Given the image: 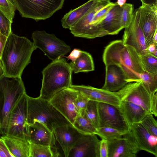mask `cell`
Returning a JSON list of instances; mask_svg holds the SVG:
<instances>
[{
    "mask_svg": "<svg viewBox=\"0 0 157 157\" xmlns=\"http://www.w3.org/2000/svg\"><path fill=\"white\" fill-rule=\"evenodd\" d=\"M36 48L33 42L26 37L11 32L0 59L4 75L10 77H21L24 69L31 62L33 52Z\"/></svg>",
    "mask_w": 157,
    "mask_h": 157,
    "instance_id": "cell-1",
    "label": "cell"
},
{
    "mask_svg": "<svg viewBox=\"0 0 157 157\" xmlns=\"http://www.w3.org/2000/svg\"><path fill=\"white\" fill-rule=\"evenodd\" d=\"M102 58L105 66H118L128 83L140 81L138 74L144 71L140 55L133 47L124 44L122 40H116L108 44L104 49Z\"/></svg>",
    "mask_w": 157,
    "mask_h": 157,
    "instance_id": "cell-2",
    "label": "cell"
},
{
    "mask_svg": "<svg viewBox=\"0 0 157 157\" xmlns=\"http://www.w3.org/2000/svg\"><path fill=\"white\" fill-rule=\"evenodd\" d=\"M72 68L66 59L61 58L52 61L42 70V86L39 97L49 101L56 93L70 87Z\"/></svg>",
    "mask_w": 157,
    "mask_h": 157,
    "instance_id": "cell-3",
    "label": "cell"
},
{
    "mask_svg": "<svg viewBox=\"0 0 157 157\" xmlns=\"http://www.w3.org/2000/svg\"><path fill=\"white\" fill-rule=\"evenodd\" d=\"M26 92L21 77L0 76V131L6 135L10 113Z\"/></svg>",
    "mask_w": 157,
    "mask_h": 157,
    "instance_id": "cell-4",
    "label": "cell"
},
{
    "mask_svg": "<svg viewBox=\"0 0 157 157\" xmlns=\"http://www.w3.org/2000/svg\"><path fill=\"white\" fill-rule=\"evenodd\" d=\"M36 121L43 124L53 132L57 127L71 124L49 101L28 95L27 122L30 124Z\"/></svg>",
    "mask_w": 157,
    "mask_h": 157,
    "instance_id": "cell-5",
    "label": "cell"
},
{
    "mask_svg": "<svg viewBox=\"0 0 157 157\" xmlns=\"http://www.w3.org/2000/svg\"><path fill=\"white\" fill-rule=\"evenodd\" d=\"M14 0L22 17L38 21L49 18L61 9L65 0Z\"/></svg>",
    "mask_w": 157,
    "mask_h": 157,
    "instance_id": "cell-6",
    "label": "cell"
},
{
    "mask_svg": "<svg viewBox=\"0 0 157 157\" xmlns=\"http://www.w3.org/2000/svg\"><path fill=\"white\" fill-rule=\"evenodd\" d=\"M28 96L25 93L11 111L9 117L6 136L29 142L27 122Z\"/></svg>",
    "mask_w": 157,
    "mask_h": 157,
    "instance_id": "cell-7",
    "label": "cell"
},
{
    "mask_svg": "<svg viewBox=\"0 0 157 157\" xmlns=\"http://www.w3.org/2000/svg\"><path fill=\"white\" fill-rule=\"evenodd\" d=\"M32 39L35 46L43 52L52 61L64 57L70 52V47L53 34H49L44 31L36 30L32 34Z\"/></svg>",
    "mask_w": 157,
    "mask_h": 157,
    "instance_id": "cell-8",
    "label": "cell"
},
{
    "mask_svg": "<svg viewBox=\"0 0 157 157\" xmlns=\"http://www.w3.org/2000/svg\"><path fill=\"white\" fill-rule=\"evenodd\" d=\"M78 93L71 87L67 88L56 94L49 101L72 125L78 114L75 105Z\"/></svg>",
    "mask_w": 157,
    "mask_h": 157,
    "instance_id": "cell-9",
    "label": "cell"
},
{
    "mask_svg": "<svg viewBox=\"0 0 157 157\" xmlns=\"http://www.w3.org/2000/svg\"><path fill=\"white\" fill-rule=\"evenodd\" d=\"M97 106L99 128H112L124 133L129 131V126L125 121L119 107L98 102Z\"/></svg>",
    "mask_w": 157,
    "mask_h": 157,
    "instance_id": "cell-10",
    "label": "cell"
},
{
    "mask_svg": "<svg viewBox=\"0 0 157 157\" xmlns=\"http://www.w3.org/2000/svg\"><path fill=\"white\" fill-rule=\"evenodd\" d=\"M121 101L132 102L151 113V95L141 81L128 83L116 92Z\"/></svg>",
    "mask_w": 157,
    "mask_h": 157,
    "instance_id": "cell-11",
    "label": "cell"
},
{
    "mask_svg": "<svg viewBox=\"0 0 157 157\" xmlns=\"http://www.w3.org/2000/svg\"><path fill=\"white\" fill-rule=\"evenodd\" d=\"M139 8L134 11L132 20L126 28L123 36V44L134 48L140 55L146 54L147 46L140 23Z\"/></svg>",
    "mask_w": 157,
    "mask_h": 157,
    "instance_id": "cell-12",
    "label": "cell"
},
{
    "mask_svg": "<svg viewBox=\"0 0 157 157\" xmlns=\"http://www.w3.org/2000/svg\"><path fill=\"white\" fill-rule=\"evenodd\" d=\"M110 2L100 4L90 10L69 29L71 33L75 36L87 39H94L108 35L106 32L92 26L91 23L95 13Z\"/></svg>",
    "mask_w": 157,
    "mask_h": 157,
    "instance_id": "cell-13",
    "label": "cell"
},
{
    "mask_svg": "<svg viewBox=\"0 0 157 157\" xmlns=\"http://www.w3.org/2000/svg\"><path fill=\"white\" fill-rule=\"evenodd\" d=\"M139 8L140 25L147 47L157 32V5H142Z\"/></svg>",
    "mask_w": 157,
    "mask_h": 157,
    "instance_id": "cell-14",
    "label": "cell"
},
{
    "mask_svg": "<svg viewBox=\"0 0 157 157\" xmlns=\"http://www.w3.org/2000/svg\"><path fill=\"white\" fill-rule=\"evenodd\" d=\"M107 143L108 157H136L139 151L129 130L122 137Z\"/></svg>",
    "mask_w": 157,
    "mask_h": 157,
    "instance_id": "cell-15",
    "label": "cell"
},
{
    "mask_svg": "<svg viewBox=\"0 0 157 157\" xmlns=\"http://www.w3.org/2000/svg\"><path fill=\"white\" fill-rule=\"evenodd\" d=\"M70 87L81 93L89 100L108 104L119 107L121 101L116 92L90 86L71 85Z\"/></svg>",
    "mask_w": 157,
    "mask_h": 157,
    "instance_id": "cell-16",
    "label": "cell"
},
{
    "mask_svg": "<svg viewBox=\"0 0 157 157\" xmlns=\"http://www.w3.org/2000/svg\"><path fill=\"white\" fill-rule=\"evenodd\" d=\"M100 140L95 134H83L71 149L68 157H100Z\"/></svg>",
    "mask_w": 157,
    "mask_h": 157,
    "instance_id": "cell-17",
    "label": "cell"
},
{
    "mask_svg": "<svg viewBox=\"0 0 157 157\" xmlns=\"http://www.w3.org/2000/svg\"><path fill=\"white\" fill-rule=\"evenodd\" d=\"M53 133L66 157H68L71 150L83 134L71 124L57 127L53 130Z\"/></svg>",
    "mask_w": 157,
    "mask_h": 157,
    "instance_id": "cell-18",
    "label": "cell"
},
{
    "mask_svg": "<svg viewBox=\"0 0 157 157\" xmlns=\"http://www.w3.org/2000/svg\"><path fill=\"white\" fill-rule=\"evenodd\" d=\"M129 130L139 151L143 150L157 156V137L150 134L140 122L131 125Z\"/></svg>",
    "mask_w": 157,
    "mask_h": 157,
    "instance_id": "cell-19",
    "label": "cell"
},
{
    "mask_svg": "<svg viewBox=\"0 0 157 157\" xmlns=\"http://www.w3.org/2000/svg\"><path fill=\"white\" fill-rule=\"evenodd\" d=\"M29 142L34 144L54 147L56 139L53 132L43 124L38 121L29 124Z\"/></svg>",
    "mask_w": 157,
    "mask_h": 157,
    "instance_id": "cell-20",
    "label": "cell"
},
{
    "mask_svg": "<svg viewBox=\"0 0 157 157\" xmlns=\"http://www.w3.org/2000/svg\"><path fill=\"white\" fill-rule=\"evenodd\" d=\"M122 7L117 3L109 12L106 16L97 25L108 35L118 34L124 29L121 21Z\"/></svg>",
    "mask_w": 157,
    "mask_h": 157,
    "instance_id": "cell-21",
    "label": "cell"
},
{
    "mask_svg": "<svg viewBox=\"0 0 157 157\" xmlns=\"http://www.w3.org/2000/svg\"><path fill=\"white\" fill-rule=\"evenodd\" d=\"M110 0H89L85 3L66 13L61 20L62 27L69 29L91 9L98 5Z\"/></svg>",
    "mask_w": 157,
    "mask_h": 157,
    "instance_id": "cell-22",
    "label": "cell"
},
{
    "mask_svg": "<svg viewBox=\"0 0 157 157\" xmlns=\"http://www.w3.org/2000/svg\"><path fill=\"white\" fill-rule=\"evenodd\" d=\"M128 83L122 71L118 66L115 65L105 66V81L102 89L116 92Z\"/></svg>",
    "mask_w": 157,
    "mask_h": 157,
    "instance_id": "cell-23",
    "label": "cell"
},
{
    "mask_svg": "<svg viewBox=\"0 0 157 157\" xmlns=\"http://www.w3.org/2000/svg\"><path fill=\"white\" fill-rule=\"evenodd\" d=\"M119 108L129 127L135 123L140 122L150 113L139 105L128 101H121Z\"/></svg>",
    "mask_w": 157,
    "mask_h": 157,
    "instance_id": "cell-24",
    "label": "cell"
},
{
    "mask_svg": "<svg viewBox=\"0 0 157 157\" xmlns=\"http://www.w3.org/2000/svg\"><path fill=\"white\" fill-rule=\"evenodd\" d=\"M1 138L14 157H29L30 144L26 140L6 135Z\"/></svg>",
    "mask_w": 157,
    "mask_h": 157,
    "instance_id": "cell-25",
    "label": "cell"
},
{
    "mask_svg": "<svg viewBox=\"0 0 157 157\" xmlns=\"http://www.w3.org/2000/svg\"><path fill=\"white\" fill-rule=\"evenodd\" d=\"M69 64L75 73L92 71L94 70L92 56L89 53L83 51L78 58Z\"/></svg>",
    "mask_w": 157,
    "mask_h": 157,
    "instance_id": "cell-26",
    "label": "cell"
},
{
    "mask_svg": "<svg viewBox=\"0 0 157 157\" xmlns=\"http://www.w3.org/2000/svg\"><path fill=\"white\" fill-rule=\"evenodd\" d=\"M30 144L29 157H55L60 156L57 148L42 145Z\"/></svg>",
    "mask_w": 157,
    "mask_h": 157,
    "instance_id": "cell-27",
    "label": "cell"
},
{
    "mask_svg": "<svg viewBox=\"0 0 157 157\" xmlns=\"http://www.w3.org/2000/svg\"><path fill=\"white\" fill-rule=\"evenodd\" d=\"M84 110L76 117L73 125L83 134H95L97 129L87 117Z\"/></svg>",
    "mask_w": 157,
    "mask_h": 157,
    "instance_id": "cell-28",
    "label": "cell"
},
{
    "mask_svg": "<svg viewBox=\"0 0 157 157\" xmlns=\"http://www.w3.org/2000/svg\"><path fill=\"white\" fill-rule=\"evenodd\" d=\"M140 81L149 94L152 95L157 91V73L148 72L144 71L138 74Z\"/></svg>",
    "mask_w": 157,
    "mask_h": 157,
    "instance_id": "cell-29",
    "label": "cell"
},
{
    "mask_svg": "<svg viewBox=\"0 0 157 157\" xmlns=\"http://www.w3.org/2000/svg\"><path fill=\"white\" fill-rule=\"evenodd\" d=\"M97 103V102L89 100L84 110L87 117L96 129L99 127Z\"/></svg>",
    "mask_w": 157,
    "mask_h": 157,
    "instance_id": "cell-30",
    "label": "cell"
},
{
    "mask_svg": "<svg viewBox=\"0 0 157 157\" xmlns=\"http://www.w3.org/2000/svg\"><path fill=\"white\" fill-rule=\"evenodd\" d=\"M125 133L114 128L102 127L97 129L96 134L107 141L122 137Z\"/></svg>",
    "mask_w": 157,
    "mask_h": 157,
    "instance_id": "cell-31",
    "label": "cell"
},
{
    "mask_svg": "<svg viewBox=\"0 0 157 157\" xmlns=\"http://www.w3.org/2000/svg\"><path fill=\"white\" fill-rule=\"evenodd\" d=\"M140 56L144 71L149 73H157V57L147 54Z\"/></svg>",
    "mask_w": 157,
    "mask_h": 157,
    "instance_id": "cell-32",
    "label": "cell"
},
{
    "mask_svg": "<svg viewBox=\"0 0 157 157\" xmlns=\"http://www.w3.org/2000/svg\"><path fill=\"white\" fill-rule=\"evenodd\" d=\"M16 10L14 0H0V11L12 23Z\"/></svg>",
    "mask_w": 157,
    "mask_h": 157,
    "instance_id": "cell-33",
    "label": "cell"
},
{
    "mask_svg": "<svg viewBox=\"0 0 157 157\" xmlns=\"http://www.w3.org/2000/svg\"><path fill=\"white\" fill-rule=\"evenodd\" d=\"M116 4V2H110L103 7L99 9L94 14L91 23V25L103 30L97 26V24L105 17L110 10Z\"/></svg>",
    "mask_w": 157,
    "mask_h": 157,
    "instance_id": "cell-34",
    "label": "cell"
},
{
    "mask_svg": "<svg viewBox=\"0 0 157 157\" xmlns=\"http://www.w3.org/2000/svg\"><path fill=\"white\" fill-rule=\"evenodd\" d=\"M140 122L150 134L157 137V122L152 114L147 115Z\"/></svg>",
    "mask_w": 157,
    "mask_h": 157,
    "instance_id": "cell-35",
    "label": "cell"
},
{
    "mask_svg": "<svg viewBox=\"0 0 157 157\" xmlns=\"http://www.w3.org/2000/svg\"><path fill=\"white\" fill-rule=\"evenodd\" d=\"M121 21L124 28L127 27L130 23L134 13V6L130 3H125L122 7Z\"/></svg>",
    "mask_w": 157,
    "mask_h": 157,
    "instance_id": "cell-36",
    "label": "cell"
},
{
    "mask_svg": "<svg viewBox=\"0 0 157 157\" xmlns=\"http://www.w3.org/2000/svg\"><path fill=\"white\" fill-rule=\"evenodd\" d=\"M12 23L0 11V30L2 34L8 36L12 32Z\"/></svg>",
    "mask_w": 157,
    "mask_h": 157,
    "instance_id": "cell-37",
    "label": "cell"
},
{
    "mask_svg": "<svg viewBox=\"0 0 157 157\" xmlns=\"http://www.w3.org/2000/svg\"><path fill=\"white\" fill-rule=\"evenodd\" d=\"M89 101L87 98L78 92L75 101L76 107L78 114L86 109Z\"/></svg>",
    "mask_w": 157,
    "mask_h": 157,
    "instance_id": "cell-38",
    "label": "cell"
},
{
    "mask_svg": "<svg viewBox=\"0 0 157 157\" xmlns=\"http://www.w3.org/2000/svg\"><path fill=\"white\" fill-rule=\"evenodd\" d=\"M99 152L100 157H108V148L107 140L103 139L100 140Z\"/></svg>",
    "mask_w": 157,
    "mask_h": 157,
    "instance_id": "cell-39",
    "label": "cell"
},
{
    "mask_svg": "<svg viewBox=\"0 0 157 157\" xmlns=\"http://www.w3.org/2000/svg\"><path fill=\"white\" fill-rule=\"evenodd\" d=\"M0 157H14L10 152L4 140L0 138Z\"/></svg>",
    "mask_w": 157,
    "mask_h": 157,
    "instance_id": "cell-40",
    "label": "cell"
},
{
    "mask_svg": "<svg viewBox=\"0 0 157 157\" xmlns=\"http://www.w3.org/2000/svg\"><path fill=\"white\" fill-rule=\"evenodd\" d=\"M157 93L151 95V113L155 117L157 116Z\"/></svg>",
    "mask_w": 157,
    "mask_h": 157,
    "instance_id": "cell-41",
    "label": "cell"
},
{
    "mask_svg": "<svg viewBox=\"0 0 157 157\" xmlns=\"http://www.w3.org/2000/svg\"><path fill=\"white\" fill-rule=\"evenodd\" d=\"M82 51L80 49L75 48L68 56L65 57L68 60H70L71 62H73L80 56Z\"/></svg>",
    "mask_w": 157,
    "mask_h": 157,
    "instance_id": "cell-42",
    "label": "cell"
},
{
    "mask_svg": "<svg viewBox=\"0 0 157 157\" xmlns=\"http://www.w3.org/2000/svg\"><path fill=\"white\" fill-rule=\"evenodd\" d=\"M157 44L152 43L146 48V54L157 57Z\"/></svg>",
    "mask_w": 157,
    "mask_h": 157,
    "instance_id": "cell-43",
    "label": "cell"
},
{
    "mask_svg": "<svg viewBox=\"0 0 157 157\" xmlns=\"http://www.w3.org/2000/svg\"><path fill=\"white\" fill-rule=\"evenodd\" d=\"M7 38V36L2 34L0 30V59Z\"/></svg>",
    "mask_w": 157,
    "mask_h": 157,
    "instance_id": "cell-44",
    "label": "cell"
},
{
    "mask_svg": "<svg viewBox=\"0 0 157 157\" xmlns=\"http://www.w3.org/2000/svg\"><path fill=\"white\" fill-rule=\"evenodd\" d=\"M142 5H157V0H140Z\"/></svg>",
    "mask_w": 157,
    "mask_h": 157,
    "instance_id": "cell-45",
    "label": "cell"
},
{
    "mask_svg": "<svg viewBox=\"0 0 157 157\" xmlns=\"http://www.w3.org/2000/svg\"><path fill=\"white\" fill-rule=\"evenodd\" d=\"M126 0H117V3L121 7H122L123 5L126 3Z\"/></svg>",
    "mask_w": 157,
    "mask_h": 157,
    "instance_id": "cell-46",
    "label": "cell"
},
{
    "mask_svg": "<svg viewBox=\"0 0 157 157\" xmlns=\"http://www.w3.org/2000/svg\"><path fill=\"white\" fill-rule=\"evenodd\" d=\"M152 43L157 44V32L153 36Z\"/></svg>",
    "mask_w": 157,
    "mask_h": 157,
    "instance_id": "cell-47",
    "label": "cell"
},
{
    "mask_svg": "<svg viewBox=\"0 0 157 157\" xmlns=\"http://www.w3.org/2000/svg\"><path fill=\"white\" fill-rule=\"evenodd\" d=\"M3 74V69L2 64L0 59V76Z\"/></svg>",
    "mask_w": 157,
    "mask_h": 157,
    "instance_id": "cell-48",
    "label": "cell"
},
{
    "mask_svg": "<svg viewBox=\"0 0 157 157\" xmlns=\"http://www.w3.org/2000/svg\"><path fill=\"white\" fill-rule=\"evenodd\" d=\"M1 135V133L0 131V136Z\"/></svg>",
    "mask_w": 157,
    "mask_h": 157,
    "instance_id": "cell-49",
    "label": "cell"
}]
</instances>
